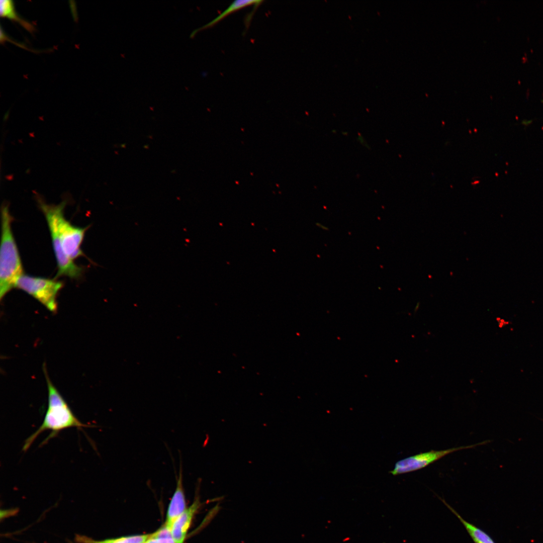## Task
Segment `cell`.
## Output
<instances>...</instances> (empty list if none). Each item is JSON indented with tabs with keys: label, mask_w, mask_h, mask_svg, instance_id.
I'll list each match as a JSON object with an SVG mask.
<instances>
[{
	"label": "cell",
	"mask_w": 543,
	"mask_h": 543,
	"mask_svg": "<svg viewBox=\"0 0 543 543\" xmlns=\"http://www.w3.org/2000/svg\"><path fill=\"white\" fill-rule=\"evenodd\" d=\"M200 504L197 498L194 503L178 516L172 523L170 531L175 543H183L192 518Z\"/></svg>",
	"instance_id": "obj_7"
},
{
	"label": "cell",
	"mask_w": 543,
	"mask_h": 543,
	"mask_svg": "<svg viewBox=\"0 0 543 543\" xmlns=\"http://www.w3.org/2000/svg\"><path fill=\"white\" fill-rule=\"evenodd\" d=\"M439 498L445 506L459 519L475 543H495L488 534L480 528L465 520L443 499Z\"/></svg>",
	"instance_id": "obj_9"
},
{
	"label": "cell",
	"mask_w": 543,
	"mask_h": 543,
	"mask_svg": "<svg viewBox=\"0 0 543 543\" xmlns=\"http://www.w3.org/2000/svg\"><path fill=\"white\" fill-rule=\"evenodd\" d=\"M38 202L48 224L56 259L61 261L67 255L73 260L83 255L80 246L87 228L73 225L65 219L66 202L48 204L39 198Z\"/></svg>",
	"instance_id": "obj_1"
},
{
	"label": "cell",
	"mask_w": 543,
	"mask_h": 543,
	"mask_svg": "<svg viewBox=\"0 0 543 543\" xmlns=\"http://www.w3.org/2000/svg\"><path fill=\"white\" fill-rule=\"evenodd\" d=\"M44 370L48 387V407L41 425L25 441L22 448L25 452L30 448L38 436L45 431H51L44 441L46 442L65 429L75 427L81 429L83 427H89L82 423L74 415L65 400L51 383L46 369Z\"/></svg>",
	"instance_id": "obj_2"
},
{
	"label": "cell",
	"mask_w": 543,
	"mask_h": 543,
	"mask_svg": "<svg viewBox=\"0 0 543 543\" xmlns=\"http://www.w3.org/2000/svg\"><path fill=\"white\" fill-rule=\"evenodd\" d=\"M182 466L180 467L179 475L176 481V487L170 502L165 525L170 529L175 520L186 510L185 496L183 486V474Z\"/></svg>",
	"instance_id": "obj_6"
},
{
	"label": "cell",
	"mask_w": 543,
	"mask_h": 543,
	"mask_svg": "<svg viewBox=\"0 0 543 543\" xmlns=\"http://www.w3.org/2000/svg\"><path fill=\"white\" fill-rule=\"evenodd\" d=\"M11 216L9 206L4 204L1 208V242L0 248V298L4 297L13 288L20 276L23 274L22 262L18 249L12 232Z\"/></svg>",
	"instance_id": "obj_3"
},
{
	"label": "cell",
	"mask_w": 543,
	"mask_h": 543,
	"mask_svg": "<svg viewBox=\"0 0 543 543\" xmlns=\"http://www.w3.org/2000/svg\"><path fill=\"white\" fill-rule=\"evenodd\" d=\"M150 534L121 537L117 538L96 540L85 535H76L75 540L77 543H144Z\"/></svg>",
	"instance_id": "obj_10"
},
{
	"label": "cell",
	"mask_w": 543,
	"mask_h": 543,
	"mask_svg": "<svg viewBox=\"0 0 543 543\" xmlns=\"http://www.w3.org/2000/svg\"><path fill=\"white\" fill-rule=\"evenodd\" d=\"M263 1H253V0H236L232 2L230 6L225 10L219 16L212 20L209 23L205 24L201 28L196 29L195 31L192 33L191 36L194 37L196 33L202 30L206 29L209 28H211L219 22L222 19L225 18L228 15L231 13L236 12L243 8L251 6V5H259Z\"/></svg>",
	"instance_id": "obj_8"
},
{
	"label": "cell",
	"mask_w": 543,
	"mask_h": 543,
	"mask_svg": "<svg viewBox=\"0 0 543 543\" xmlns=\"http://www.w3.org/2000/svg\"><path fill=\"white\" fill-rule=\"evenodd\" d=\"M63 286L60 281L23 274L18 279L15 288L28 293L49 311L55 312L57 308V296Z\"/></svg>",
	"instance_id": "obj_4"
},
{
	"label": "cell",
	"mask_w": 543,
	"mask_h": 543,
	"mask_svg": "<svg viewBox=\"0 0 543 543\" xmlns=\"http://www.w3.org/2000/svg\"><path fill=\"white\" fill-rule=\"evenodd\" d=\"M144 543H175L170 529L165 525L154 533L150 534Z\"/></svg>",
	"instance_id": "obj_12"
},
{
	"label": "cell",
	"mask_w": 543,
	"mask_h": 543,
	"mask_svg": "<svg viewBox=\"0 0 543 543\" xmlns=\"http://www.w3.org/2000/svg\"><path fill=\"white\" fill-rule=\"evenodd\" d=\"M485 442L467 446L452 447L419 454L398 461L390 473L394 476L407 473L423 468L446 455L459 450L471 448L483 444Z\"/></svg>",
	"instance_id": "obj_5"
},
{
	"label": "cell",
	"mask_w": 543,
	"mask_h": 543,
	"mask_svg": "<svg viewBox=\"0 0 543 543\" xmlns=\"http://www.w3.org/2000/svg\"><path fill=\"white\" fill-rule=\"evenodd\" d=\"M1 16L12 19L21 24L30 32L33 31L34 28L27 21L22 19L16 12L13 1L3 0L1 1Z\"/></svg>",
	"instance_id": "obj_11"
}]
</instances>
